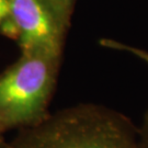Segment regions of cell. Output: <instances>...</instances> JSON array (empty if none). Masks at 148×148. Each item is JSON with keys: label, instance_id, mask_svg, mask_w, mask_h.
I'll return each mask as SVG.
<instances>
[{"label": "cell", "instance_id": "6da1fadb", "mask_svg": "<svg viewBox=\"0 0 148 148\" xmlns=\"http://www.w3.org/2000/svg\"><path fill=\"white\" fill-rule=\"evenodd\" d=\"M9 148H142L138 126L99 103H78L20 130Z\"/></svg>", "mask_w": 148, "mask_h": 148}, {"label": "cell", "instance_id": "7a4b0ae2", "mask_svg": "<svg viewBox=\"0 0 148 148\" xmlns=\"http://www.w3.org/2000/svg\"><path fill=\"white\" fill-rule=\"evenodd\" d=\"M62 59L41 53H21L0 73V132L24 130L51 114Z\"/></svg>", "mask_w": 148, "mask_h": 148}, {"label": "cell", "instance_id": "3957f363", "mask_svg": "<svg viewBox=\"0 0 148 148\" xmlns=\"http://www.w3.org/2000/svg\"><path fill=\"white\" fill-rule=\"evenodd\" d=\"M10 11L21 53L63 58L69 29L47 0H10Z\"/></svg>", "mask_w": 148, "mask_h": 148}, {"label": "cell", "instance_id": "277c9868", "mask_svg": "<svg viewBox=\"0 0 148 148\" xmlns=\"http://www.w3.org/2000/svg\"><path fill=\"white\" fill-rule=\"evenodd\" d=\"M101 46L109 49H113V51H120V52H125V53H130L134 55L135 57H137L138 59L143 60L148 65V52L145 51L140 47H136V46H133L126 43L120 42L116 40H113V38H100L99 41Z\"/></svg>", "mask_w": 148, "mask_h": 148}, {"label": "cell", "instance_id": "5b68a950", "mask_svg": "<svg viewBox=\"0 0 148 148\" xmlns=\"http://www.w3.org/2000/svg\"><path fill=\"white\" fill-rule=\"evenodd\" d=\"M0 35L16 41V29L11 18L10 0H0Z\"/></svg>", "mask_w": 148, "mask_h": 148}, {"label": "cell", "instance_id": "8992f818", "mask_svg": "<svg viewBox=\"0 0 148 148\" xmlns=\"http://www.w3.org/2000/svg\"><path fill=\"white\" fill-rule=\"evenodd\" d=\"M47 1L53 7L60 21L69 29L77 0H47Z\"/></svg>", "mask_w": 148, "mask_h": 148}, {"label": "cell", "instance_id": "52a82bcc", "mask_svg": "<svg viewBox=\"0 0 148 148\" xmlns=\"http://www.w3.org/2000/svg\"><path fill=\"white\" fill-rule=\"evenodd\" d=\"M138 132L142 148H148V109L144 114L140 125L138 126Z\"/></svg>", "mask_w": 148, "mask_h": 148}, {"label": "cell", "instance_id": "ba28073f", "mask_svg": "<svg viewBox=\"0 0 148 148\" xmlns=\"http://www.w3.org/2000/svg\"><path fill=\"white\" fill-rule=\"evenodd\" d=\"M2 135L3 134H0V148H9V143L5 142V139Z\"/></svg>", "mask_w": 148, "mask_h": 148}, {"label": "cell", "instance_id": "9c48e42d", "mask_svg": "<svg viewBox=\"0 0 148 148\" xmlns=\"http://www.w3.org/2000/svg\"><path fill=\"white\" fill-rule=\"evenodd\" d=\"M0 134H3V133H1V132H0Z\"/></svg>", "mask_w": 148, "mask_h": 148}]
</instances>
